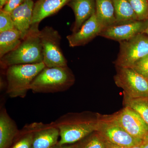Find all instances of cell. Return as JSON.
<instances>
[{
	"instance_id": "obj_1",
	"label": "cell",
	"mask_w": 148,
	"mask_h": 148,
	"mask_svg": "<svg viewBox=\"0 0 148 148\" xmlns=\"http://www.w3.org/2000/svg\"><path fill=\"white\" fill-rule=\"evenodd\" d=\"M98 113L90 112L68 113L54 121L60 132L57 145H64L76 143L97 131L99 123Z\"/></svg>"
},
{
	"instance_id": "obj_2",
	"label": "cell",
	"mask_w": 148,
	"mask_h": 148,
	"mask_svg": "<svg viewBox=\"0 0 148 148\" xmlns=\"http://www.w3.org/2000/svg\"><path fill=\"white\" fill-rule=\"evenodd\" d=\"M39 24H33L20 45L0 59L2 68L20 64H39L43 61L42 48L39 36Z\"/></svg>"
},
{
	"instance_id": "obj_3",
	"label": "cell",
	"mask_w": 148,
	"mask_h": 148,
	"mask_svg": "<svg viewBox=\"0 0 148 148\" xmlns=\"http://www.w3.org/2000/svg\"><path fill=\"white\" fill-rule=\"evenodd\" d=\"M75 77L68 66L46 67L36 77L30 90L34 93H54L69 89L75 82Z\"/></svg>"
},
{
	"instance_id": "obj_4",
	"label": "cell",
	"mask_w": 148,
	"mask_h": 148,
	"mask_svg": "<svg viewBox=\"0 0 148 148\" xmlns=\"http://www.w3.org/2000/svg\"><path fill=\"white\" fill-rule=\"evenodd\" d=\"M46 67L42 62L36 64L13 65L7 68L8 95L10 98H24L30 90L33 81Z\"/></svg>"
},
{
	"instance_id": "obj_5",
	"label": "cell",
	"mask_w": 148,
	"mask_h": 148,
	"mask_svg": "<svg viewBox=\"0 0 148 148\" xmlns=\"http://www.w3.org/2000/svg\"><path fill=\"white\" fill-rule=\"evenodd\" d=\"M39 36L42 48L43 62L45 66L48 68L68 66V61L60 47L61 36L58 31L47 26L40 30Z\"/></svg>"
},
{
	"instance_id": "obj_6",
	"label": "cell",
	"mask_w": 148,
	"mask_h": 148,
	"mask_svg": "<svg viewBox=\"0 0 148 148\" xmlns=\"http://www.w3.org/2000/svg\"><path fill=\"white\" fill-rule=\"evenodd\" d=\"M119 43V53L114 62L115 67L131 68L148 55V36L144 33Z\"/></svg>"
},
{
	"instance_id": "obj_7",
	"label": "cell",
	"mask_w": 148,
	"mask_h": 148,
	"mask_svg": "<svg viewBox=\"0 0 148 148\" xmlns=\"http://www.w3.org/2000/svg\"><path fill=\"white\" fill-rule=\"evenodd\" d=\"M116 68L114 81L123 90V94L132 98H148L147 80L131 68Z\"/></svg>"
},
{
	"instance_id": "obj_8",
	"label": "cell",
	"mask_w": 148,
	"mask_h": 148,
	"mask_svg": "<svg viewBox=\"0 0 148 148\" xmlns=\"http://www.w3.org/2000/svg\"><path fill=\"white\" fill-rule=\"evenodd\" d=\"M108 142L117 145L130 148L140 145L142 140L132 137L117 123L110 115H99L97 130Z\"/></svg>"
},
{
	"instance_id": "obj_9",
	"label": "cell",
	"mask_w": 148,
	"mask_h": 148,
	"mask_svg": "<svg viewBox=\"0 0 148 148\" xmlns=\"http://www.w3.org/2000/svg\"><path fill=\"white\" fill-rule=\"evenodd\" d=\"M111 118L132 137L143 140L148 133V125L137 112L124 107L121 110L110 115Z\"/></svg>"
},
{
	"instance_id": "obj_10",
	"label": "cell",
	"mask_w": 148,
	"mask_h": 148,
	"mask_svg": "<svg viewBox=\"0 0 148 148\" xmlns=\"http://www.w3.org/2000/svg\"><path fill=\"white\" fill-rule=\"evenodd\" d=\"M25 126L33 134V148H51L58 144L60 132L54 121L35 122Z\"/></svg>"
},
{
	"instance_id": "obj_11",
	"label": "cell",
	"mask_w": 148,
	"mask_h": 148,
	"mask_svg": "<svg viewBox=\"0 0 148 148\" xmlns=\"http://www.w3.org/2000/svg\"><path fill=\"white\" fill-rule=\"evenodd\" d=\"M148 24L147 19L116 24L103 29L99 36L120 42L144 33Z\"/></svg>"
},
{
	"instance_id": "obj_12",
	"label": "cell",
	"mask_w": 148,
	"mask_h": 148,
	"mask_svg": "<svg viewBox=\"0 0 148 148\" xmlns=\"http://www.w3.org/2000/svg\"><path fill=\"white\" fill-rule=\"evenodd\" d=\"M103 29L95 12L84 23L78 31L67 36L66 38L69 46L74 47L86 45L95 37L99 36Z\"/></svg>"
},
{
	"instance_id": "obj_13",
	"label": "cell",
	"mask_w": 148,
	"mask_h": 148,
	"mask_svg": "<svg viewBox=\"0 0 148 148\" xmlns=\"http://www.w3.org/2000/svg\"><path fill=\"white\" fill-rule=\"evenodd\" d=\"M34 3L32 0H25L24 3L10 13L15 29L21 33L24 39L32 26Z\"/></svg>"
},
{
	"instance_id": "obj_14",
	"label": "cell",
	"mask_w": 148,
	"mask_h": 148,
	"mask_svg": "<svg viewBox=\"0 0 148 148\" xmlns=\"http://www.w3.org/2000/svg\"><path fill=\"white\" fill-rule=\"evenodd\" d=\"M67 5L73 11L75 21L72 28L73 33L78 31L86 21L95 12V0H71Z\"/></svg>"
},
{
	"instance_id": "obj_15",
	"label": "cell",
	"mask_w": 148,
	"mask_h": 148,
	"mask_svg": "<svg viewBox=\"0 0 148 148\" xmlns=\"http://www.w3.org/2000/svg\"><path fill=\"white\" fill-rule=\"evenodd\" d=\"M20 131L4 107L0 111V148H9Z\"/></svg>"
},
{
	"instance_id": "obj_16",
	"label": "cell",
	"mask_w": 148,
	"mask_h": 148,
	"mask_svg": "<svg viewBox=\"0 0 148 148\" xmlns=\"http://www.w3.org/2000/svg\"><path fill=\"white\" fill-rule=\"evenodd\" d=\"M71 0H38L34 3L32 25L57 13Z\"/></svg>"
},
{
	"instance_id": "obj_17",
	"label": "cell",
	"mask_w": 148,
	"mask_h": 148,
	"mask_svg": "<svg viewBox=\"0 0 148 148\" xmlns=\"http://www.w3.org/2000/svg\"><path fill=\"white\" fill-rule=\"evenodd\" d=\"M95 14L104 29L116 24L114 8L111 0H95Z\"/></svg>"
},
{
	"instance_id": "obj_18",
	"label": "cell",
	"mask_w": 148,
	"mask_h": 148,
	"mask_svg": "<svg viewBox=\"0 0 148 148\" xmlns=\"http://www.w3.org/2000/svg\"><path fill=\"white\" fill-rule=\"evenodd\" d=\"M22 40L21 33L15 29L0 33V58L15 50Z\"/></svg>"
},
{
	"instance_id": "obj_19",
	"label": "cell",
	"mask_w": 148,
	"mask_h": 148,
	"mask_svg": "<svg viewBox=\"0 0 148 148\" xmlns=\"http://www.w3.org/2000/svg\"><path fill=\"white\" fill-rule=\"evenodd\" d=\"M115 12L116 24L138 20L128 0H111Z\"/></svg>"
},
{
	"instance_id": "obj_20",
	"label": "cell",
	"mask_w": 148,
	"mask_h": 148,
	"mask_svg": "<svg viewBox=\"0 0 148 148\" xmlns=\"http://www.w3.org/2000/svg\"><path fill=\"white\" fill-rule=\"evenodd\" d=\"M123 105L132 109L148 125V98H132L123 94Z\"/></svg>"
},
{
	"instance_id": "obj_21",
	"label": "cell",
	"mask_w": 148,
	"mask_h": 148,
	"mask_svg": "<svg viewBox=\"0 0 148 148\" xmlns=\"http://www.w3.org/2000/svg\"><path fill=\"white\" fill-rule=\"evenodd\" d=\"M106 140L97 131L90 134L77 148H105Z\"/></svg>"
},
{
	"instance_id": "obj_22",
	"label": "cell",
	"mask_w": 148,
	"mask_h": 148,
	"mask_svg": "<svg viewBox=\"0 0 148 148\" xmlns=\"http://www.w3.org/2000/svg\"><path fill=\"white\" fill-rule=\"evenodd\" d=\"M138 20L148 18V2L147 0H128Z\"/></svg>"
},
{
	"instance_id": "obj_23",
	"label": "cell",
	"mask_w": 148,
	"mask_h": 148,
	"mask_svg": "<svg viewBox=\"0 0 148 148\" xmlns=\"http://www.w3.org/2000/svg\"><path fill=\"white\" fill-rule=\"evenodd\" d=\"M19 134L21 137L11 148H33V135L24 126Z\"/></svg>"
},
{
	"instance_id": "obj_24",
	"label": "cell",
	"mask_w": 148,
	"mask_h": 148,
	"mask_svg": "<svg viewBox=\"0 0 148 148\" xmlns=\"http://www.w3.org/2000/svg\"><path fill=\"white\" fill-rule=\"evenodd\" d=\"M15 29L10 13L2 9L0 11V33Z\"/></svg>"
},
{
	"instance_id": "obj_25",
	"label": "cell",
	"mask_w": 148,
	"mask_h": 148,
	"mask_svg": "<svg viewBox=\"0 0 148 148\" xmlns=\"http://www.w3.org/2000/svg\"><path fill=\"white\" fill-rule=\"evenodd\" d=\"M131 68L148 81V55L136 62Z\"/></svg>"
},
{
	"instance_id": "obj_26",
	"label": "cell",
	"mask_w": 148,
	"mask_h": 148,
	"mask_svg": "<svg viewBox=\"0 0 148 148\" xmlns=\"http://www.w3.org/2000/svg\"><path fill=\"white\" fill-rule=\"evenodd\" d=\"M25 1V0H8L5 5L2 9L10 13L15 8L24 3Z\"/></svg>"
},
{
	"instance_id": "obj_27",
	"label": "cell",
	"mask_w": 148,
	"mask_h": 148,
	"mask_svg": "<svg viewBox=\"0 0 148 148\" xmlns=\"http://www.w3.org/2000/svg\"><path fill=\"white\" fill-rule=\"evenodd\" d=\"M140 146L141 148H148V133L142 140Z\"/></svg>"
},
{
	"instance_id": "obj_28",
	"label": "cell",
	"mask_w": 148,
	"mask_h": 148,
	"mask_svg": "<svg viewBox=\"0 0 148 148\" xmlns=\"http://www.w3.org/2000/svg\"><path fill=\"white\" fill-rule=\"evenodd\" d=\"M105 148H127L125 147H121L117 145H115V144H113L110 143V142H108L106 141V147Z\"/></svg>"
},
{
	"instance_id": "obj_29",
	"label": "cell",
	"mask_w": 148,
	"mask_h": 148,
	"mask_svg": "<svg viewBox=\"0 0 148 148\" xmlns=\"http://www.w3.org/2000/svg\"><path fill=\"white\" fill-rule=\"evenodd\" d=\"M77 147L78 145L68 146L67 145H64L59 146L57 145L51 148H77Z\"/></svg>"
},
{
	"instance_id": "obj_30",
	"label": "cell",
	"mask_w": 148,
	"mask_h": 148,
	"mask_svg": "<svg viewBox=\"0 0 148 148\" xmlns=\"http://www.w3.org/2000/svg\"><path fill=\"white\" fill-rule=\"evenodd\" d=\"M7 1L8 0H0V8L1 9H3Z\"/></svg>"
},
{
	"instance_id": "obj_31",
	"label": "cell",
	"mask_w": 148,
	"mask_h": 148,
	"mask_svg": "<svg viewBox=\"0 0 148 148\" xmlns=\"http://www.w3.org/2000/svg\"><path fill=\"white\" fill-rule=\"evenodd\" d=\"M144 34H146L147 35V36H148V24L147 25V29H146L145 31V32H144Z\"/></svg>"
},
{
	"instance_id": "obj_32",
	"label": "cell",
	"mask_w": 148,
	"mask_h": 148,
	"mask_svg": "<svg viewBox=\"0 0 148 148\" xmlns=\"http://www.w3.org/2000/svg\"><path fill=\"white\" fill-rule=\"evenodd\" d=\"M140 145H141V144H140ZM140 145H138L134 146V147H132L130 148H141Z\"/></svg>"
},
{
	"instance_id": "obj_33",
	"label": "cell",
	"mask_w": 148,
	"mask_h": 148,
	"mask_svg": "<svg viewBox=\"0 0 148 148\" xmlns=\"http://www.w3.org/2000/svg\"><path fill=\"white\" fill-rule=\"evenodd\" d=\"M147 1L148 2V0H147Z\"/></svg>"
}]
</instances>
